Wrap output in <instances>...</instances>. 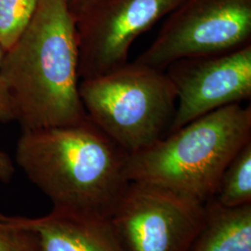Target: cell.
I'll use <instances>...</instances> for the list:
<instances>
[{
  "label": "cell",
  "instance_id": "1",
  "mask_svg": "<svg viewBox=\"0 0 251 251\" xmlns=\"http://www.w3.org/2000/svg\"><path fill=\"white\" fill-rule=\"evenodd\" d=\"M2 76L23 131L88 119L78 90L76 24L67 0H40L18 40L4 54Z\"/></svg>",
  "mask_w": 251,
  "mask_h": 251
},
{
  "label": "cell",
  "instance_id": "2",
  "mask_svg": "<svg viewBox=\"0 0 251 251\" xmlns=\"http://www.w3.org/2000/svg\"><path fill=\"white\" fill-rule=\"evenodd\" d=\"M128 153L89 118L23 131L15 159L53 208L107 217L129 182Z\"/></svg>",
  "mask_w": 251,
  "mask_h": 251
},
{
  "label": "cell",
  "instance_id": "3",
  "mask_svg": "<svg viewBox=\"0 0 251 251\" xmlns=\"http://www.w3.org/2000/svg\"><path fill=\"white\" fill-rule=\"evenodd\" d=\"M251 142V108H220L128 154L126 174L206 203L228 165Z\"/></svg>",
  "mask_w": 251,
  "mask_h": 251
},
{
  "label": "cell",
  "instance_id": "4",
  "mask_svg": "<svg viewBox=\"0 0 251 251\" xmlns=\"http://www.w3.org/2000/svg\"><path fill=\"white\" fill-rule=\"evenodd\" d=\"M78 90L89 120L128 154L163 138L177 106L167 73L137 62L82 80Z\"/></svg>",
  "mask_w": 251,
  "mask_h": 251
},
{
  "label": "cell",
  "instance_id": "5",
  "mask_svg": "<svg viewBox=\"0 0 251 251\" xmlns=\"http://www.w3.org/2000/svg\"><path fill=\"white\" fill-rule=\"evenodd\" d=\"M206 219V203L129 181L109 221L126 251H189Z\"/></svg>",
  "mask_w": 251,
  "mask_h": 251
},
{
  "label": "cell",
  "instance_id": "6",
  "mask_svg": "<svg viewBox=\"0 0 251 251\" xmlns=\"http://www.w3.org/2000/svg\"><path fill=\"white\" fill-rule=\"evenodd\" d=\"M251 38V0H182L135 62L164 70L182 59L237 50Z\"/></svg>",
  "mask_w": 251,
  "mask_h": 251
},
{
  "label": "cell",
  "instance_id": "7",
  "mask_svg": "<svg viewBox=\"0 0 251 251\" xmlns=\"http://www.w3.org/2000/svg\"><path fill=\"white\" fill-rule=\"evenodd\" d=\"M182 0H102L75 20L78 75L82 80L114 71L127 63L136 38Z\"/></svg>",
  "mask_w": 251,
  "mask_h": 251
},
{
  "label": "cell",
  "instance_id": "8",
  "mask_svg": "<svg viewBox=\"0 0 251 251\" xmlns=\"http://www.w3.org/2000/svg\"><path fill=\"white\" fill-rule=\"evenodd\" d=\"M167 75L177 92L170 133L220 108L251 97V44L226 53L171 63Z\"/></svg>",
  "mask_w": 251,
  "mask_h": 251
},
{
  "label": "cell",
  "instance_id": "9",
  "mask_svg": "<svg viewBox=\"0 0 251 251\" xmlns=\"http://www.w3.org/2000/svg\"><path fill=\"white\" fill-rule=\"evenodd\" d=\"M28 223L43 251H126L107 217L52 208Z\"/></svg>",
  "mask_w": 251,
  "mask_h": 251
},
{
  "label": "cell",
  "instance_id": "10",
  "mask_svg": "<svg viewBox=\"0 0 251 251\" xmlns=\"http://www.w3.org/2000/svg\"><path fill=\"white\" fill-rule=\"evenodd\" d=\"M189 251H251V204L226 207L208 200L205 223Z\"/></svg>",
  "mask_w": 251,
  "mask_h": 251
},
{
  "label": "cell",
  "instance_id": "11",
  "mask_svg": "<svg viewBox=\"0 0 251 251\" xmlns=\"http://www.w3.org/2000/svg\"><path fill=\"white\" fill-rule=\"evenodd\" d=\"M212 199L226 207L251 204V142L228 165Z\"/></svg>",
  "mask_w": 251,
  "mask_h": 251
},
{
  "label": "cell",
  "instance_id": "12",
  "mask_svg": "<svg viewBox=\"0 0 251 251\" xmlns=\"http://www.w3.org/2000/svg\"><path fill=\"white\" fill-rule=\"evenodd\" d=\"M40 0H0V43L9 50L23 35Z\"/></svg>",
  "mask_w": 251,
  "mask_h": 251
},
{
  "label": "cell",
  "instance_id": "13",
  "mask_svg": "<svg viewBox=\"0 0 251 251\" xmlns=\"http://www.w3.org/2000/svg\"><path fill=\"white\" fill-rule=\"evenodd\" d=\"M0 251H43L27 217L0 213Z\"/></svg>",
  "mask_w": 251,
  "mask_h": 251
},
{
  "label": "cell",
  "instance_id": "14",
  "mask_svg": "<svg viewBox=\"0 0 251 251\" xmlns=\"http://www.w3.org/2000/svg\"><path fill=\"white\" fill-rule=\"evenodd\" d=\"M5 51L6 50L0 43V122L9 123L10 121L14 120V115H13L12 105L9 98V91L1 72L2 62H3Z\"/></svg>",
  "mask_w": 251,
  "mask_h": 251
},
{
  "label": "cell",
  "instance_id": "15",
  "mask_svg": "<svg viewBox=\"0 0 251 251\" xmlns=\"http://www.w3.org/2000/svg\"><path fill=\"white\" fill-rule=\"evenodd\" d=\"M15 173V167L8 153L0 151V181L9 183Z\"/></svg>",
  "mask_w": 251,
  "mask_h": 251
},
{
  "label": "cell",
  "instance_id": "16",
  "mask_svg": "<svg viewBox=\"0 0 251 251\" xmlns=\"http://www.w3.org/2000/svg\"><path fill=\"white\" fill-rule=\"evenodd\" d=\"M68 7L75 20L79 18L91 8L99 4L102 0H67Z\"/></svg>",
  "mask_w": 251,
  "mask_h": 251
}]
</instances>
